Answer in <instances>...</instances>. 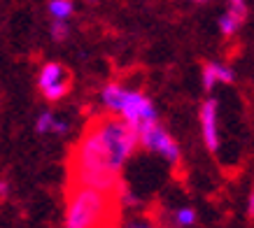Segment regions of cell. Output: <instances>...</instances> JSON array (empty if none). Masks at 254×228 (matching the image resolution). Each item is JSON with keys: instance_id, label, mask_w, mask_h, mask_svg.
Wrapping results in <instances>:
<instances>
[{"instance_id": "obj_1", "label": "cell", "mask_w": 254, "mask_h": 228, "mask_svg": "<svg viewBox=\"0 0 254 228\" xmlns=\"http://www.w3.org/2000/svg\"><path fill=\"white\" fill-rule=\"evenodd\" d=\"M140 147L138 130L115 114L93 119L75 145L70 159V177L103 191H115L122 170Z\"/></svg>"}, {"instance_id": "obj_19", "label": "cell", "mask_w": 254, "mask_h": 228, "mask_svg": "<svg viewBox=\"0 0 254 228\" xmlns=\"http://www.w3.org/2000/svg\"><path fill=\"white\" fill-rule=\"evenodd\" d=\"M86 2H96V0H86Z\"/></svg>"}, {"instance_id": "obj_2", "label": "cell", "mask_w": 254, "mask_h": 228, "mask_svg": "<svg viewBox=\"0 0 254 228\" xmlns=\"http://www.w3.org/2000/svg\"><path fill=\"white\" fill-rule=\"evenodd\" d=\"M115 191H103L86 184H75L68 191L63 228H112L117 221Z\"/></svg>"}, {"instance_id": "obj_3", "label": "cell", "mask_w": 254, "mask_h": 228, "mask_svg": "<svg viewBox=\"0 0 254 228\" xmlns=\"http://www.w3.org/2000/svg\"><path fill=\"white\" fill-rule=\"evenodd\" d=\"M100 105L105 107V112L131 123L135 130H140L147 123L159 121L156 107L147 93L138 91V89H128L117 82H110L100 89Z\"/></svg>"}, {"instance_id": "obj_14", "label": "cell", "mask_w": 254, "mask_h": 228, "mask_svg": "<svg viewBox=\"0 0 254 228\" xmlns=\"http://www.w3.org/2000/svg\"><path fill=\"white\" fill-rule=\"evenodd\" d=\"M70 130V123L68 121H63V119H56L54 121V130L52 133H56V135H65Z\"/></svg>"}, {"instance_id": "obj_9", "label": "cell", "mask_w": 254, "mask_h": 228, "mask_svg": "<svg viewBox=\"0 0 254 228\" xmlns=\"http://www.w3.org/2000/svg\"><path fill=\"white\" fill-rule=\"evenodd\" d=\"M47 12H49L52 19L68 21L70 16L75 14V2H72V0H49V2H47Z\"/></svg>"}, {"instance_id": "obj_18", "label": "cell", "mask_w": 254, "mask_h": 228, "mask_svg": "<svg viewBox=\"0 0 254 228\" xmlns=\"http://www.w3.org/2000/svg\"><path fill=\"white\" fill-rule=\"evenodd\" d=\"M229 2H247V0H229Z\"/></svg>"}, {"instance_id": "obj_5", "label": "cell", "mask_w": 254, "mask_h": 228, "mask_svg": "<svg viewBox=\"0 0 254 228\" xmlns=\"http://www.w3.org/2000/svg\"><path fill=\"white\" fill-rule=\"evenodd\" d=\"M72 86V75L63 63L49 61L45 63L38 72V89L49 103H59L61 98H65Z\"/></svg>"}, {"instance_id": "obj_17", "label": "cell", "mask_w": 254, "mask_h": 228, "mask_svg": "<svg viewBox=\"0 0 254 228\" xmlns=\"http://www.w3.org/2000/svg\"><path fill=\"white\" fill-rule=\"evenodd\" d=\"M189 2H196V5H205L208 0H189Z\"/></svg>"}, {"instance_id": "obj_11", "label": "cell", "mask_w": 254, "mask_h": 228, "mask_svg": "<svg viewBox=\"0 0 254 228\" xmlns=\"http://www.w3.org/2000/svg\"><path fill=\"white\" fill-rule=\"evenodd\" d=\"M54 121H56V114L49 112V110H45V112L35 119V130H38L40 135H47V133L54 130Z\"/></svg>"}, {"instance_id": "obj_10", "label": "cell", "mask_w": 254, "mask_h": 228, "mask_svg": "<svg viewBox=\"0 0 254 228\" xmlns=\"http://www.w3.org/2000/svg\"><path fill=\"white\" fill-rule=\"evenodd\" d=\"M196 221H198V212L191 205L177 207L175 214H173V226L175 228H191L196 226Z\"/></svg>"}, {"instance_id": "obj_16", "label": "cell", "mask_w": 254, "mask_h": 228, "mask_svg": "<svg viewBox=\"0 0 254 228\" xmlns=\"http://www.w3.org/2000/svg\"><path fill=\"white\" fill-rule=\"evenodd\" d=\"M9 193V186H7V182H2V179H0V198H5Z\"/></svg>"}, {"instance_id": "obj_15", "label": "cell", "mask_w": 254, "mask_h": 228, "mask_svg": "<svg viewBox=\"0 0 254 228\" xmlns=\"http://www.w3.org/2000/svg\"><path fill=\"white\" fill-rule=\"evenodd\" d=\"M247 214L254 219V189L250 191V198H247Z\"/></svg>"}, {"instance_id": "obj_12", "label": "cell", "mask_w": 254, "mask_h": 228, "mask_svg": "<svg viewBox=\"0 0 254 228\" xmlns=\"http://www.w3.org/2000/svg\"><path fill=\"white\" fill-rule=\"evenodd\" d=\"M49 33H52V40H56V42H63V40L70 35L68 21H59V19H54V21H52V28H49Z\"/></svg>"}, {"instance_id": "obj_13", "label": "cell", "mask_w": 254, "mask_h": 228, "mask_svg": "<svg viewBox=\"0 0 254 228\" xmlns=\"http://www.w3.org/2000/svg\"><path fill=\"white\" fill-rule=\"evenodd\" d=\"M126 228H161L156 221H152L149 217H133L128 224H126Z\"/></svg>"}, {"instance_id": "obj_7", "label": "cell", "mask_w": 254, "mask_h": 228, "mask_svg": "<svg viewBox=\"0 0 254 228\" xmlns=\"http://www.w3.org/2000/svg\"><path fill=\"white\" fill-rule=\"evenodd\" d=\"M247 19V2H229L226 0V9L219 16V33L224 38H231L243 28Z\"/></svg>"}, {"instance_id": "obj_8", "label": "cell", "mask_w": 254, "mask_h": 228, "mask_svg": "<svg viewBox=\"0 0 254 228\" xmlns=\"http://www.w3.org/2000/svg\"><path fill=\"white\" fill-rule=\"evenodd\" d=\"M200 82H203L205 91H212L215 86L233 82V70L219 61H208L203 65V70H200Z\"/></svg>"}, {"instance_id": "obj_6", "label": "cell", "mask_w": 254, "mask_h": 228, "mask_svg": "<svg viewBox=\"0 0 254 228\" xmlns=\"http://www.w3.org/2000/svg\"><path fill=\"white\" fill-rule=\"evenodd\" d=\"M198 123H200V137L208 152H219V105L215 98H205L198 110Z\"/></svg>"}, {"instance_id": "obj_4", "label": "cell", "mask_w": 254, "mask_h": 228, "mask_svg": "<svg viewBox=\"0 0 254 228\" xmlns=\"http://www.w3.org/2000/svg\"><path fill=\"white\" fill-rule=\"evenodd\" d=\"M138 142L142 149L156 154V156H161V159L166 161V163H170V166H177V163L182 161L180 145H177L175 137L170 135L159 121L142 126V128L138 130Z\"/></svg>"}]
</instances>
